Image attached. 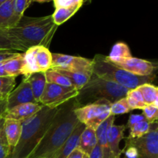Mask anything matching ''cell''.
Wrapping results in <instances>:
<instances>
[{"mask_svg":"<svg viewBox=\"0 0 158 158\" xmlns=\"http://www.w3.org/2000/svg\"><path fill=\"white\" fill-rule=\"evenodd\" d=\"M78 107L75 98L60 106L45 135L28 158H52L80 123L75 114Z\"/></svg>","mask_w":158,"mask_h":158,"instance_id":"obj_1","label":"cell"},{"mask_svg":"<svg viewBox=\"0 0 158 158\" xmlns=\"http://www.w3.org/2000/svg\"><path fill=\"white\" fill-rule=\"evenodd\" d=\"M57 27L53 23L52 15L43 17L23 15L15 26L6 30L9 36L25 52L33 46L49 48Z\"/></svg>","mask_w":158,"mask_h":158,"instance_id":"obj_2","label":"cell"},{"mask_svg":"<svg viewBox=\"0 0 158 158\" xmlns=\"http://www.w3.org/2000/svg\"><path fill=\"white\" fill-rule=\"evenodd\" d=\"M60 106L49 108L43 106L34 115L22 121L21 136L9 158H28L45 135Z\"/></svg>","mask_w":158,"mask_h":158,"instance_id":"obj_3","label":"cell"},{"mask_svg":"<svg viewBox=\"0 0 158 158\" xmlns=\"http://www.w3.org/2000/svg\"><path fill=\"white\" fill-rule=\"evenodd\" d=\"M93 60V73L104 80H110L128 89H136L143 83H151L155 78L154 74L138 76L125 70L110 62L103 55H96Z\"/></svg>","mask_w":158,"mask_h":158,"instance_id":"obj_4","label":"cell"},{"mask_svg":"<svg viewBox=\"0 0 158 158\" xmlns=\"http://www.w3.org/2000/svg\"><path fill=\"white\" fill-rule=\"evenodd\" d=\"M129 89L110 80L94 75L91 76L88 83L79 90L75 100L79 107L90 104L99 100L105 99L114 103L126 97Z\"/></svg>","mask_w":158,"mask_h":158,"instance_id":"obj_5","label":"cell"},{"mask_svg":"<svg viewBox=\"0 0 158 158\" xmlns=\"http://www.w3.org/2000/svg\"><path fill=\"white\" fill-rule=\"evenodd\" d=\"M126 144L134 147L137 158H158L157 121L150 123L149 132L139 138H126Z\"/></svg>","mask_w":158,"mask_h":158,"instance_id":"obj_6","label":"cell"},{"mask_svg":"<svg viewBox=\"0 0 158 158\" xmlns=\"http://www.w3.org/2000/svg\"><path fill=\"white\" fill-rule=\"evenodd\" d=\"M79 94L78 89L75 87H66L53 83H46L44 91L40 100L42 106L49 108L59 107L75 98Z\"/></svg>","mask_w":158,"mask_h":158,"instance_id":"obj_7","label":"cell"},{"mask_svg":"<svg viewBox=\"0 0 158 158\" xmlns=\"http://www.w3.org/2000/svg\"><path fill=\"white\" fill-rule=\"evenodd\" d=\"M52 69L93 73V60L81 56L52 53Z\"/></svg>","mask_w":158,"mask_h":158,"instance_id":"obj_8","label":"cell"},{"mask_svg":"<svg viewBox=\"0 0 158 158\" xmlns=\"http://www.w3.org/2000/svg\"><path fill=\"white\" fill-rule=\"evenodd\" d=\"M27 103H38L35 100L30 85L26 78L6 97V111L18 105Z\"/></svg>","mask_w":158,"mask_h":158,"instance_id":"obj_9","label":"cell"},{"mask_svg":"<svg viewBox=\"0 0 158 158\" xmlns=\"http://www.w3.org/2000/svg\"><path fill=\"white\" fill-rule=\"evenodd\" d=\"M114 64L123 68L125 70L128 71L131 73L138 76L152 75L157 68V66L154 63H151L148 60L132 56L123 59Z\"/></svg>","mask_w":158,"mask_h":158,"instance_id":"obj_10","label":"cell"},{"mask_svg":"<svg viewBox=\"0 0 158 158\" xmlns=\"http://www.w3.org/2000/svg\"><path fill=\"white\" fill-rule=\"evenodd\" d=\"M111 103L109 100L102 99L90 104L78 107L75 110V114L80 123L86 124L89 120L110 110Z\"/></svg>","mask_w":158,"mask_h":158,"instance_id":"obj_11","label":"cell"},{"mask_svg":"<svg viewBox=\"0 0 158 158\" xmlns=\"http://www.w3.org/2000/svg\"><path fill=\"white\" fill-rule=\"evenodd\" d=\"M42 106H43L40 103H23L6 111L4 117L5 119L23 121L38 112Z\"/></svg>","mask_w":158,"mask_h":158,"instance_id":"obj_12","label":"cell"},{"mask_svg":"<svg viewBox=\"0 0 158 158\" xmlns=\"http://www.w3.org/2000/svg\"><path fill=\"white\" fill-rule=\"evenodd\" d=\"M86 127L84 123H80L71 134L66 141L61 146V148L56 152L52 158H68L73 151L78 148L80 137L82 132Z\"/></svg>","mask_w":158,"mask_h":158,"instance_id":"obj_13","label":"cell"},{"mask_svg":"<svg viewBox=\"0 0 158 158\" xmlns=\"http://www.w3.org/2000/svg\"><path fill=\"white\" fill-rule=\"evenodd\" d=\"M126 130L125 125H111L107 131L106 138L109 148L115 158H120L122 150L120 148V142L123 139L124 131Z\"/></svg>","mask_w":158,"mask_h":158,"instance_id":"obj_14","label":"cell"},{"mask_svg":"<svg viewBox=\"0 0 158 158\" xmlns=\"http://www.w3.org/2000/svg\"><path fill=\"white\" fill-rule=\"evenodd\" d=\"M115 117L114 116H110L103 123L99 126V127L96 130V135L97 137V144L100 146L101 149L103 158H115L113 155L109 145L107 143V138H106V134L110 127L114 124Z\"/></svg>","mask_w":158,"mask_h":158,"instance_id":"obj_15","label":"cell"},{"mask_svg":"<svg viewBox=\"0 0 158 158\" xmlns=\"http://www.w3.org/2000/svg\"><path fill=\"white\" fill-rule=\"evenodd\" d=\"M4 129L8 145L13 149L21 136L22 121L5 119Z\"/></svg>","mask_w":158,"mask_h":158,"instance_id":"obj_16","label":"cell"},{"mask_svg":"<svg viewBox=\"0 0 158 158\" xmlns=\"http://www.w3.org/2000/svg\"><path fill=\"white\" fill-rule=\"evenodd\" d=\"M97 145V137L96 135V131L86 126L80 135L77 148H79L84 154L89 156Z\"/></svg>","mask_w":158,"mask_h":158,"instance_id":"obj_17","label":"cell"},{"mask_svg":"<svg viewBox=\"0 0 158 158\" xmlns=\"http://www.w3.org/2000/svg\"><path fill=\"white\" fill-rule=\"evenodd\" d=\"M13 2L7 0L0 6V29H9L18 23L14 15Z\"/></svg>","mask_w":158,"mask_h":158,"instance_id":"obj_18","label":"cell"},{"mask_svg":"<svg viewBox=\"0 0 158 158\" xmlns=\"http://www.w3.org/2000/svg\"><path fill=\"white\" fill-rule=\"evenodd\" d=\"M24 78L27 80L29 85H30L31 89H32L35 100L37 103H40V97H41L42 94L44 91L45 86L46 84L45 73H35L31 74L29 77H24Z\"/></svg>","mask_w":158,"mask_h":158,"instance_id":"obj_19","label":"cell"},{"mask_svg":"<svg viewBox=\"0 0 158 158\" xmlns=\"http://www.w3.org/2000/svg\"><path fill=\"white\" fill-rule=\"evenodd\" d=\"M35 58L40 72L46 73L52 68V52L49 50V48L42 46H36Z\"/></svg>","mask_w":158,"mask_h":158,"instance_id":"obj_20","label":"cell"},{"mask_svg":"<svg viewBox=\"0 0 158 158\" xmlns=\"http://www.w3.org/2000/svg\"><path fill=\"white\" fill-rule=\"evenodd\" d=\"M24 65V53L19 52L16 56L4 61V69L9 77H16L22 75Z\"/></svg>","mask_w":158,"mask_h":158,"instance_id":"obj_21","label":"cell"},{"mask_svg":"<svg viewBox=\"0 0 158 158\" xmlns=\"http://www.w3.org/2000/svg\"><path fill=\"white\" fill-rule=\"evenodd\" d=\"M63 75L66 76L73 84L75 88L80 90L84 86L90 79L93 73L89 72H77V71H66L63 69H55Z\"/></svg>","mask_w":158,"mask_h":158,"instance_id":"obj_22","label":"cell"},{"mask_svg":"<svg viewBox=\"0 0 158 158\" xmlns=\"http://www.w3.org/2000/svg\"><path fill=\"white\" fill-rule=\"evenodd\" d=\"M141 93L146 105H153L158 107V88L152 83H143L137 87Z\"/></svg>","mask_w":158,"mask_h":158,"instance_id":"obj_23","label":"cell"},{"mask_svg":"<svg viewBox=\"0 0 158 158\" xmlns=\"http://www.w3.org/2000/svg\"><path fill=\"white\" fill-rule=\"evenodd\" d=\"M131 56H132L129 46L124 43H117L113 46L110 53L108 56H106V58L111 63H115Z\"/></svg>","mask_w":158,"mask_h":158,"instance_id":"obj_24","label":"cell"},{"mask_svg":"<svg viewBox=\"0 0 158 158\" xmlns=\"http://www.w3.org/2000/svg\"><path fill=\"white\" fill-rule=\"evenodd\" d=\"M81 8L80 6H71V7L66 8H57L56 9L55 12L52 15L53 23L56 25L57 26H60L65 22L67 21L68 19L73 16L74 14Z\"/></svg>","mask_w":158,"mask_h":158,"instance_id":"obj_25","label":"cell"},{"mask_svg":"<svg viewBox=\"0 0 158 158\" xmlns=\"http://www.w3.org/2000/svg\"><path fill=\"white\" fill-rule=\"evenodd\" d=\"M46 83H53L59 86H66V87H75L72 82L62 73L55 69H50L45 73Z\"/></svg>","mask_w":158,"mask_h":158,"instance_id":"obj_26","label":"cell"},{"mask_svg":"<svg viewBox=\"0 0 158 158\" xmlns=\"http://www.w3.org/2000/svg\"><path fill=\"white\" fill-rule=\"evenodd\" d=\"M126 99L128 105L132 110L136 109L142 110L146 106L141 93L138 90L137 88L129 89L126 95Z\"/></svg>","mask_w":158,"mask_h":158,"instance_id":"obj_27","label":"cell"},{"mask_svg":"<svg viewBox=\"0 0 158 158\" xmlns=\"http://www.w3.org/2000/svg\"><path fill=\"white\" fill-rule=\"evenodd\" d=\"M0 49L22 51L24 52L23 49L9 36L7 30L4 29H0Z\"/></svg>","mask_w":158,"mask_h":158,"instance_id":"obj_28","label":"cell"},{"mask_svg":"<svg viewBox=\"0 0 158 158\" xmlns=\"http://www.w3.org/2000/svg\"><path fill=\"white\" fill-rule=\"evenodd\" d=\"M131 110H132L128 105L126 97H123V98L120 99L117 101L111 103L110 108V115L114 116V117L117 115H120V114H127Z\"/></svg>","mask_w":158,"mask_h":158,"instance_id":"obj_29","label":"cell"},{"mask_svg":"<svg viewBox=\"0 0 158 158\" xmlns=\"http://www.w3.org/2000/svg\"><path fill=\"white\" fill-rule=\"evenodd\" d=\"M130 129V138H139L149 132L150 123L146 120L140 121L131 127Z\"/></svg>","mask_w":158,"mask_h":158,"instance_id":"obj_30","label":"cell"},{"mask_svg":"<svg viewBox=\"0 0 158 158\" xmlns=\"http://www.w3.org/2000/svg\"><path fill=\"white\" fill-rule=\"evenodd\" d=\"M15 86V77H0V94L3 97L7 96L13 90Z\"/></svg>","mask_w":158,"mask_h":158,"instance_id":"obj_31","label":"cell"},{"mask_svg":"<svg viewBox=\"0 0 158 158\" xmlns=\"http://www.w3.org/2000/svg\"><path fill=\"white\" fill-rule=\"evenodd\" d=\"M32 0H14L13 9L14 15L17 22L19 21L23 15H24V12L26 9L30 6Z\"/></svg>","mask_w":158,"mask_h":158,"instance_id":"obj_32","label":"cell"},{"mask_svg":"<svg viewBox=\"0 0 158 158\" xmlns=\"http://www.w3.org/2000/svg\"><path fill=\"white\" fill-rule=\"evenodd\" d=\"M143 115L145 119L150 123L157 121L158 119V107L153 105H146L142 109Z\"/></svg>","mask_w":158,"mask_h":158,"instance_id":"obj_33","label":"cell"},{"mask_svg":"<svg viewBox=\"0 0 158 158\" xmlns=\"http://www.w3.org/2000/svg\"><path fill=\"white\" fill-rule=\"evenodd\" d=\"M110 116H111L110 113V110H107L106 111V112L103 113L102 114H100V115H99L98 117H94V118H93L92 120H89L85 125H86V127H91L92 129L95 130L96 131V130L99 127V126H100L102 123H103Z\"/></svg>","mask_w":158,"mask_h":158,"instance_id":"obj_34","label":"cell"},{"mask_svg":"<svg viewBox=\"0 0 158 158\" xmlns=\"http://www.w3.org/2000/svg\"><path fill=\"white\" fill-rule=\"evenodd\" d=\"M54 6L56 9L57 8H66L71 6H80L84 4V0H52Z\"/></svg>","mask_w":158,"mask_h":158,"instance_id":"obj_35","label":"cell"},{"mask_svg":"<svg viewBox=\"0 0 158 158\" xmlns=\"http://www.w3.org/2000/svg\"><path fill=\"white\" fill-rule=\"evenodd\" d=\"M144 116L143 114H131L129 117V120L127 121V127L128 128H131V127L134 126L136 123H139L140 121H143V120H145Z\"/></svg>","mask_w":158,"mask_h":158,"instance_id":"obj_36","label":"cell"},{"mask_svg":"<svg viewBox=\"0 0 158 158\" xmlns=\"http://www.w3.org/2000/svg\"><path fill=\"white\" fill-rule=\"evenodd\" d=\"M18 53V51L0 49V63L3 61H6V60H9V59L15 56H16Z\"/></svg>","mask_w":158,"mask_h":158,"instance_id":"obj_37","label":"cell"},{"mask_svg":"<svg viewBox=\"0 0 158 158\" xmlns=\"http://www.w3.org/2000/svg\"><path fill=\"white\" fill-rule=\"evenodd\" d=\"M4 123H5V117H0V143L8 145L7 140H6V134H5Z\"/></svg>","mask_w":158,"mask_h":158,"instance_id":"obj_38","label":"cell"},{"mask_svg":"<svg viewBox=\"0 0 158 158\" xmlns=\"http://www.w3.org/2000/svg\"><path fill=\"white\" fill-rule=\"evenodd\" d=\"M12 148L7 144L0 143V158H9Z\"/></svg>","mask_w":158,"mask_h":158,"instance_id":"obj_39","label":"cell"},{"mask_svg":"<svg viewBox=\"0 0 158 158\" xmlns=\"http://www.w3.org/2000/svg\"><path fill=\"white\" fill-rule=\"evenodd\" d=\"M89 158H103L101 149L98 144L94 148L91 154L89 155Z\"/></svg>","mask_w":158,"mask_h":158,"instance_id":"obj_40","label":"cell"},{"mask_svg":"<svg viewBox=\"0 0 158 158\" xmlns=\"http://www.w3.org/2000/svg\"><path fill=\"white\" fill-rule=\"evenodd\" d=\"M6 113V97L0 99V117H5Z\"/></svg>","mask_w":158,"mask_h":158,"instance_id":"obj_41","label":"cell"},{"mask_svg":"<svg viewBox=\"0 0 158 158\" xmlns=\"http://www.w3.org/2000/svg\"><path fill=\"white\" fill-rule=\"evenodd\" d=\"M83 155H84V154L79 148H76L68 158H83Z\"/></svg>","mask_w":158,"mask_h":158,"instance_id":"obj_42","label":"cell"},{"mask_svg":"<svg viewBox=\"0 0 158 158\" xmlns=\"http://www.w3.org/2000/svg\"><path fill=\"white\" fill-rule=\"evenodd\" d=\"M0 77H9L5 72L4 69V61L0 63Z\"/></svg>","mask_w":158,"mask_h":158,"instance_id":"obj_43","label":"cell"},{"mask_svg":"<svg viewBox=\"0 0 158 158\" xmlns=\"http://www.w3.org/2000/svg\"><path fill=\"white\" fill-rule=\"evenodd\" d=\"M52 1V0H32V2H40V3H44V2H49Z\"/></svg>","mask_w":158,"mask_h":158,"instance_id":"obj_44","label":"cell"},{"mask_svg":"<svg viewBox=\"0 0 158 158\" xmlns=\"http://www.w3.org/2000/svg\"><path fill=\"white\" fill-rule=\"evenodd\" d=\"M6 1H7V0H0V6H1L2 3H4L5 2H6Z\"/></svg>","mask_w":158,"mask_h":158,"instance_id":"obj_45","label":"cell"},{"mask_svg":"<svg viewBox=\"0 0 158 158\" xmlns=\"http://www.w3.org/2000/svg\"><path fill=\"white\" fill-rule=\"evenodd\" d=\"M83 158H89V156L86 155V154H84V155H83Z\"/></svg>","mask_w":158,"mask_h":158,"instance_id":"obj_46","label":"cell"},{"mask_svg":"<svg viewBox=\"0 0 158 158\" xmlns=\"http://www.w3.org/2000/svg\"><path fill=\"white\" fill-rule=\"evenodd\" d=\"M91 0H84V3L85 2H90Z\"/></svg>","mask_w":158,"mask_h":158,"instance_id":"obj_47","label":"cell"},{"mask_svg":"<svg viewBox=\"0 0 158 158\" xmlns=\"http://www.w3.org/2000/svg\"><path fill=\"white\" fill-rule=\"evenodd\" d=\"M2 98H5V97H3L2 96V94H0V99H2Z\"/></svg>","mask_w":158,"mask_h":158,"instance_id":"obj_48","label":"cell"},{"mask_svg":"<svg viewBox=\"0 0 158 158\" xmlns=\"http://www.w3.org/2000/svg\"><path fill=\"white\" fill-rule=\"evenodd\" d=\"M124 158H125V157H124Z\"/></svg>","mask_w":158,"mask_h":158,"instance_id":"obj_49","label":"cell"}]
</instances>
